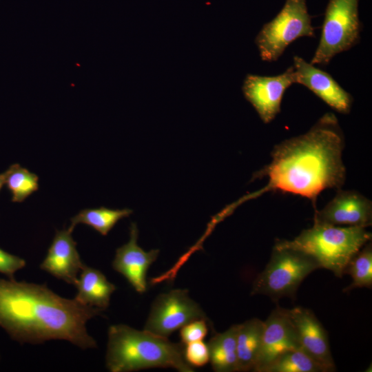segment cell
<instances>
[{"label":"cell","mask_w":372,"mask_h":372,"mask_svg":"<svg viewBox=\"0 0 372 372\" xmlns=\"http://www.w3.org/2000/svg\"><path fill=\"white\" fill-rule=\"evenodd\" d=\"M344 136L337 117L324 114L306 133L285 140L271 152V161L256 174L268 178L258 191L240 203L272 191L290 193L315 203L327 189L340 188L345 180Z\"/></svg>","instance_id":"6da1fadb"},{"label":"cell","mask_w":372,"mask_h":372,"mask_svg":"<svg viewBox=\"0 0 372 372\" xmlns=\"http://www.w3.org/2000/svg\"><path fill=\"white\" fill-rule=\"evenodd\" d=\"M102 311L61 297L45 285L0 278V327L20 343L63 340L81 349L96 348L86 323Z\"/></svg>","instance_id":"7a4b0ae2"},{"label":"cell","mask_w":372,"mask_h":372,"mask_svg":"<svg viewBox=\"0 0 372 372\" xmlns=\"http://www.w3.org/2000/svg\"><path fill=\"white\" fill-rule=\"evenodd\" d=\"M185 344L174 343L146 330L126 324L110 327L105 356L111 372H130L150 368H172L180 372H193L185 359Z\"/></svg>","instance_id":"3957f363"},{"label":"cell","mask_w":372,"mask_h":372,"mask_svg":"<svg viewBox=\"0 0 372 372\" xmlns=\"http://www.w3.org/2000/svg\"><path fill=\"white\" fill-rule=\"evenodd\" d=\"M362 227H342L315 223L292 240L276 242L302 251L316 259L320 269L342 278L355 255L371 240V234Z\"/></svg>","instance_id":"277c9868"},{"label":"cell","mask_w":372,"mask_h":372,"mask_svg":"<svg viewBox=\"0 0 372 372\" xmlns=\"http://www.w3.org/2000/svg\"><path fill=\"white\" fill-rule=\"evenodd\" d=\"M320 265L311 256L275 243L270 260L254 280L251 295H265L273 301L295 298L304 279Z\"/></svg>","instance_id":"5b68a950"},{"label":"cell","mask_w":372,"mask_h":372,"mask_svg":"<svg viewBox=\"0 0 372 372\" xmlns=\"http://www.w3.org/2000/svg\"><path fill=\"white\" fill-rule=\"evenodd\" d=\"M359 0H329L318 45L309 62L325 66L337 54L358 43L361 23Z\"/></svg>","instance_id":"8992f818"},{"label":"cell","mask_w":372,"mask_h":372,"mask_svg":"<svg viewBox=\"0 0 372 372\" xmlns=\"http://www.w3.org/2000/svg\"><path fill=\"white\" fill-rule=\"evenodd\" d=\"M304 37H315L306 1L286 0L278 14L262 26L254 42L260 59L274 62L289 44Z\"/></svg>","instance_id":"52a82bcc"},{"label":"cell","mask_w":372,"mask_h":372,"mask_svg":"<svg viewBox=\"0 0 372 372\" xmlns=\"http://www.w3.org/2000/svg\"><path fill=\"white\" fill-rule=\"evenodd\" d=\"M207 319L199 304L189 296L187 289H176L158 295L154 300L144 330L168 338L184 325Z\"/></svg>","instance_id":"ba28073f"},{"label":"cell","mask_w":372,"mask_h":372,"mask_svg":"<svg viewBox=\"0 0 372 372\" xmlns=\"http://www.w3.org/2000/svg\"><path fill=\"white\" fill-rule=\"evenodd\" d=\"M296 83L293 65L273 76L248 74L242 85L246 100L256 110L264 123L271 122L280 112L285 90Z\"/></svg>","instance_id":"9c48e42d"},{"label":"cell","mask_w":372,"mask_h":372,"mask_svg":"<svg viewBox=\"0 0 372 372\" xmlns=\"http://www.w3.org/2000/svg\"><path fill=\"white\" fill-rule=\"evenodd\" d=\"M300 349L288 309L277 307L264 321L260 351L252 371L262 372L283 353Z\"/></svg>","instance_id":"30bf717a"},{"label":"cell","mask_w":372,"mask_h":372,"mask_svg":"<svg viewBox=\"0 0 372 372\" xmlns=\"http://www.w3.org/2000/svg\"><path fill=\"white\" fill-rule=\"evenodd\" d=\"M296 83L311 91L332 109L341 114H349L353 104V96L343 89L331 74L299 56H293Z\"/></svg>","instance_id":"8fae6325"},{"label":"cell","mask_w":372,"mask_h":372,"mask_svg":"<svg viewBox=\"0 0 372 372\" xmlns=\"http://www.w3.org/2000/svg\"><path fill=\"white\" fill-rule=\"evenodd\" d=\"M314 222L335 226L366 227L372 222V204L355 191H339L320 211H316Z\"/></svg>","instance_id":"7c38bea8"},{"label":"cell","mask_w":372,"mask_h":372,"mask_svg":"<svg viewBox=\"0 0 372 372\" xmlns=\"http://www.w3.org/2000/svg\"><path fill=\"white\" fill-rule=\"evenodd\" d=\"M288 312L300 349L329 372L335 371L327 333L315 314L310 309L302 307L288 309Z\"/></svg>","instance_id":"4fadbf2b"},{"label":"cell","mask_w":372,"mask_h":372,"mask_svg":"<svg viewBox=\"0 0 372 372\" xmlns=\"http://www.w3.org/2000/svg\"><path fill=\"white\" fill-rule=\"evenodd\" d=\"M137 225L132 223L128 242L117 248L112 265L123 275L135 291L143 293L147 290L146 275L150 265L157 259L160 250L144 251L137 243Z\"/></svg>","instance_id":"5bb4252c"},{"label":"cell","mask_w":372,"mask_h":372,"mask_svg":"<svg viewBox=\"0 0 372 372\" xmlns=\"http://www.w3.org/2000/svg\"><path fill=\"white\" fill-rule=\"evenodd\" d=\"M70 229L56 231L40 268L64 282L75 285L85 265Z\"/></svg>","instance_id":"9a60e30c"},{"label":"cell","mask_w":372,"mask_h":372,"mask_svg":"<svg viewBox=\"0 0 372 372\" xmlns=\"http://www.w3.org/2000/svg\"><path fill=\"white\" fill-rule=\"evenodd\" d=\"M74 286L77 289L76 301L103 311L108 307L111 295L116 289L101 271L85 265Z\"/></svg>","instance_id":"2e32d148"},{"label":"cell","mask_w":372,"mask_h":372,"mask_svg":"<svg viewBox=\"0 0 372 372\" xmlns=\"http://www.w3.org/2000/svg\"><path fill=\"white\" fill-rule=\"evenodd\" d=\"M263 331L264 321L258 318H251L238 324V371H253L260 351Z\"/></svg>","instance_id":"e0dca14e"},{"label":"cell","mask_w":372,"mask_h":372,"mask_svg":"<svg viewBox=\"0 0 372 372\" xmlns=\"http://www.w3.org/2000/svg\"><path fill=\"white\" fill-rule=\"evenodd\" d=\"M238 324L222 333H216L207 344L209 361L216 372L238 371L236 333Z\"/></svg>","instance_id":"ac0fdd59"},{"label":"cell","mask_w":372,"mask_h":372,"mask_svg":"<svg viewBox=\"0 0 372 372\" xmlns=\"http://www.w3.org/2000/svg\"><path fill=\"white\" fill-rule=\"evenodd\" d=\"M132 212L129 208L113 209L101 207L84 209L71 218L68 229L72 231L77 225L84 224L106 236L120 220L130 216Z\"/></svg>","instance_id":"d6986e66"},{"label":"cell","mask_w":372,"mask_h":372,"mask_svg":"<svg viewBox=\"0 0 372 372\" xmlns=\"http://www.w3.org/2000/svg\"><path fill=\"white\" fill-rule=\"evenodd\" d=\"M262 372H329L328 370L298 349L287 351L280 355Z\"/></svg>","instance_id":"ffe728a7"},{"label":"cell","mask_w":372,"mask_h":372,"mask_svg":"<svg viewBox=\"0 0 372 372\" xmlns=\"http://www.w3.org/2000/svg\"><path fill=\"white\" fill-rule=\"evenodd\" d=\"M344 274L352 278L351 283L343 289L349 292L355 288L372 287V245L368 242L350 260Z\"/></svg>","instance_id":"44dd1931"},{"label":"cell","mask_w":372,"mask_h":372,"mask_svg":"<svg viewBox=\"0 0 372 372\" xmlns=\"http://www.w3.org/2000/svg\"><path fill=\"white\" fill-rule=\"evenodd\" d=\"M8 171L5 185L11 194L12 202L21 203L38 190L39 177L36 174L18 163L10 165Z\"/></svg>","instance_id":"7402d4cb"},{"label":"cell","mask_w":372,"mask_h":372,"mask_svg":"<svg viewBox=\"0 0 372 372\" xmlns=\"http://www.w3.org/2000/svg\"><path fill=\"white\" fill-rule=\"evenodd\" d=\"M184 357L187 362L193 366L201 367L209 362L207 344L196 341L185 344Z\"/></svg>","instance_id":"603a6c76"},{"label":"cell","mask_w":372,"mask_h":372,"mask_svg":"<svg viewBox=\"0 0 372 372\" xmlns=\"http://www.w3.org/2000/svg\"><path fill=\"white\" fill-rule=\"evenodd\" d=\"M207 319L195 320L180 328L181 342L184 344L203 340L208 333Z\"/></svg>","instance_id":"cb8c5ba5"},{"label":"cell","mask_w":372,"mask_h":372,"mask_svg":"<svg viewBox=\"0 0 372 372\" xmlns=\"http://www.w3.org/2000/svg\"><path fill=\"white\" fill-rule=\"evenodd\" d=\"M26 265L24 259L12 255L0 248V273L9 279H14V273Z\"/></svg>","instance_id":"d4e9b609"},{"label":"cell","mask_w":372,"mask_h":372,"mask_svg":"<svg viewBox=\"0 0 372 372\" xmlns=\"http://www.w3.org/2000/svg\"><path fill=\"white\" fill-rule=\"evenodd\" d=\"M8 169H7L5 172L0 174V191H1V188L3 187V185H5V184H6V178H7V176H8Z\"/></svg>","instance_id":"484cf974"}]
</instances>
